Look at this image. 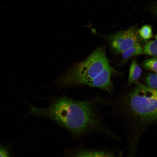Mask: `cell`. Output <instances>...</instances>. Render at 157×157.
Returning <instances> with one entry per match:
<instances>
[{"label": "cell", "instance_id": "cell-12", "mask_svg": "<svg viewBox=\"0 0 157 157\" xmlns=\"http://www.w3.org/2000/svg\"><path fill=\"white\" fill-rule=\"evenodd\" d=\"M8 156V154L7 151L4 149L0 147V157H6Z\"/></svg>", "mask_w": 157, "mask_h": 157}, {"label": "cell", "instance_id": "cell-1", "mask_svg": "<svg viewBox=\"0 0 157 157\" xmlns=\"http://www.w3.org/2000/svg\"><path fill=\"white\" fill-rule=\"evenodd\" d=\"M29 106L28 114L49 118L66 129L73 136L80 137L95 131L108 137L112 135L92 101H78L62 97L47 108Z\"/></svg>", "mask_w": 157, "mask_h": 157}, {"label": "cell", "instance_id": "cell-4", "mask_svg": "<svg viewBox=\"0 0 157 157\" xmlns=\"http://www.w3.org/2000/svg\"><path fill=\"white\" fill-rule=\"evenodd\" d=\"M101 36L108 42L111 51L117 54L121 53L138 42L137 32L133 28Z\"/></svg>", "mask_w": 157, "mask_h": 157}, {"label": "cell", "instance_id": "cell-14", "mask_svg": "<svg viewBox=\"0 0 157 157\" xmlns=\"http://www.w3.org/2000/svg\"><path fill=\"white\" fill-rule=\"evenodd\" d=\"M155 72H156V74L157 76V70Z\"/></svg>", "mask_w": 157, "mask_h": 157}, {"label": "cell", "instance_id": "cell-2", "mask_svg": "<svg viewBox=\"0 0 157 157\" xmlns=\"http://www.w3.org/2000/svg\"><path fill=\"white\" fill-rule=\"evenodd\" d=\"M121 74L111 66L106 47L100 46L85 60L69 67L54 85L61 88L85 85L105 90L111 95L114 90L111 77Z\"/></svg>", "mask_w": 157, "mask_h": 157}, {"label": "cell", "instance_id": "cell-15", "mask_svg": "<svg viewBox=\"0 0 157 157\" xmlns=\"http://www.w3.org/2000/svg\"><path fill=\"white\" fill-rule=\"evenodd\" d=\"M156 13H157V7L156 8Z\"/></svg>", "mask_w": 157, "mask_h": 157}, {"label": "cell", "instance_id": "cell-8", "mask_svg": "<svg viewBox=\"0 0 157 157\" xmlns=\"http://www.w3.org/2000/svg\"><path fill=\"white\" fill-rule=\"evenodd\" d=\"M144 50V54L157 57V41L152 40L145 44Z\"/></svg>", "mask_w": 157, "mask_h": 157}, {"label": "cell", "instance_id": "cell-10", "mask_svg": "<svg viewBox=\"0 0 157 157\" xmlns=\"http://www.w3.org/2000/svg\"><path fill=\"white\" fill-rule=\"evenodd\" d=\"M139 33L141 36L144 39H149L152 37V28L149 25L142 26L139 30Z\"/></svg>", "mask_w": 157, "mask_h": 157}, {"label": "cell", "instance_id": "cell-5", "mask_svg": "<svg viewBox=\"0 0 157 157\" xmlns=\"http://www.w3.org/2000/svg\"><path fill=\"white\" fill-rule=\"evenodd\" d=\"M71 156L76 157H113V153L104 150L79 148L72 153Z\"/></svg>", "mask_w": 157, "mask_h": 157}, {"label": "cell", "instance_id": "cell-13", "mask_svg": "<svg viewBox=\"0 0 157 157\" xmlns=\"http://www.w3.org/2000/svg\"><path fill=\"white\" fill-rule=\"evenodd\" d=\"M155 38L156 40V41H157V35H156Z\"/></svg>", "mask_w": 157, "mask_h": 157}, {"label": "cell", "instance_id": "cell-7", "mask_svg": "<svg viewBox=\"0 0 157 157\" xmlns=\"http://www.w3.org/2000/svg\"><path fill=\"white\" fill-rule=\"evenodd\" d=\"M142 73V70L137 63L136 60H132L129 69L128 85L136 83Z\"/></svg>", "mask_w": 157, "mask_h": 157}, {"label": "cell", "instance_id": "cell-9", "mask_svg": "<svg viewBox=\"0 0 157 157\" xmlns=\"http://www.w3.org/2000/svg\"><path fill=\"white\" fill-rule=\"evenodd\" d=\"M142 64L146 69L155 72L157 70V57L147 59L144 61Z\"/></svg>", "mask_w": 157, "mask_h": 157}, {"label": "cell", "instance_id": "cell-11", "mask_svg": "<svg viewBox=\"0 0 157 157\" xmlns=\"http://www.w3.org/2000/svg\"><path fill=\"white\" fill-rule=\"evenodd\" d=\"M146 83L148 87L157 89V76L153 74H150L147 77Z\"/></svg>", "mask_w": 157, "mask_h": 157}, {"label": "cell", "instance_id": "cell-6", "mask_svg": "<svg viewBox=\"0 0 157 157\" xmlns=\"http://www.w3.org/2000/svg\"><path fill=\"white\" fill-rule=\"evenodd\" d=\"M121 54L122 58L117 64V66L124 65L130 58L134 56L144 54V50L141 45L138 42Z\"/></svg>", "mask_w": 157, "mask_h": 157}, {"label": "cell", "instance_id": "cell-3", "mask_svg": "<svg viewBox=\"0 0 157 157\" xmlns=\"http://www.w3.org/2000/svg\"><path fill=\"white\" fill-rule=\"evenodd\" d=\"M115 106L126 117L143 125L157 120V89L140 83Z\"/></svg>", "mask_w": 157, "mask_h": 157}]
</instances>
